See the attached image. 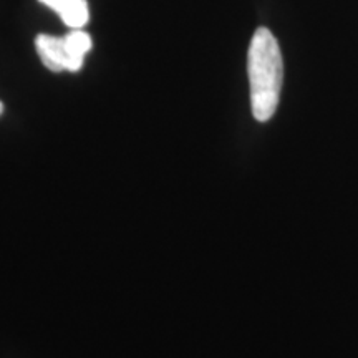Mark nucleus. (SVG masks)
<instances>
[{"instance_id":"obj_4","label":"nucleus","mask_w":358,"mask_h":358,"mask_svg":"<svg viewBox=\"0 0 358 358\" xmlns=\"http://www.w3.org/2000/svg\"><path fill=\"white\" fill-rule=\"evenodd\" d=\"M62 20L66 27H70L71 30H80L88 24L90 20V10H88V2L87 0H75L66 10L62 13Z\"/></svg>"},{"instance_id":"obj_6","label":"nucleus","mask_w":358,"mask_h":358,"mask_svg":"<svg viewBox=\"0 0 358 358\" xmlns=\"http://www.w3.org/2000/svg\"><path fill=\"white\" fill-rule=\"evenodd\" d=\"M2 113H3V103L0 101V115H2Z\"/></svg>"},{"instance_id":"obj_5","label":"nucleus","mask_w":358,"mask_h":358,"mask_svg":"<svg viewBox=\"0 0 358 358\" xmlns=\"http://www.w3.org/2000/svg\"><path fill=\"white\" fill-rule=\"evenodd\" d=\"M38 2L43 3V6H47L48 8H52V10H55L58 15H62V13L70 7L75 0H38Z\"/></svg>"},{"instance_id":"obj_2","label":"nucleus","mask_w":358,"mask_h":358,"mask_svg":"<svg viewBox=\"0 0 358 358\" xmlns=\"http://www.w3.org/2000/svg\"><path fill=\"white\" fill-rule=\"evenodd\" d=\"M35 47H37L40 60L48 70L55 73L69 71V57H66L64 37L40 34L35 38Z\"/></svg>"},{"instance_id":"obj_1","label":"nucleus","mask_w":358,"mask_h":358,"mask_svg":"<svg viewBox=\"0 0 358 358\" xmlns=\"http://www.w3.org/2000/svg\"><path fill=\"white\" fill-rule=\"evenodd\" d=\"M248 73L252 115L257 122L266 123L274 116L279 106L282 80H284L280 47L266 27H259L250 40Z\"/></svg>"},{"instance_id":"obj_3","label":"nucleus","mask_w":358,"mask_h":358,"mask_svg":"<svg viewBox=\"0 0 358 358\" xmlns=\"http://www.w3.org/2000/svg\"><path fill=\"white\" fill-rule=\"evenodd\" d=\"M66 57H69V71L75 73V71H80L83 66L85 55L92 50L93 42L90 34L85 32V30H71L70 34H66L64 37Z\"/></svg>"}]
</instances>
